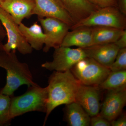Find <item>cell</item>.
I'll return each instance as SVG.
<instances>
[{
    "label": "cell",
    "instance_id": "obj_1",
    "mask_svg": "<svg viewBox=\"0 0 126 126\" xmlns=\"http://www.w3.org/2000/svg\"><path fill=\"white\" fill-rule=\"evenodd\" d=\"M81 84L70 70L53 72L48 79L47 109L44 126L55 109L76 101V95Z\"/></svg>",
    "mask_w": 126,
    "mask_h": 126
},
{
    "label": "cell",
    "instance_id": "obj_2",
    "mask_svg": "<svg viewBox=\"0 0 126 126\" xmlns=\"http://www.w3.org/2000/svg\"><path fill=\"white\" fill-rule=\"evenodd\" d=\"M0 67L7 72L6 84L0 93L12 96L14 92L22 85L29 87L37 84L33 80L28 64L19 61L16 50L10 52L0 51Z\"/></svg>",
    "mask_w": 126,
    "mask_h": 126
},
{
    "label": "cell",
    "instance_id": "obj_3",
    "mask_svg": "<svg viewBox=\"0 0 126 126\" xmlns=\"http://www.w3.org/2000/svg\"><path fill=\"white\" fill-rule=\"evenodd\" d=\"M48 87L38 84L30 86L27 92L18 96L11 97L10 116L12 120L30 112H46Z\"/></svg>",
    "mask_w": 126,
    "mask_h": 126
},
{
    "label": "cell",
    "instance_id": "obj_4",
    "mask_svg": "<svg viewBox=\"0 0 126 126\" xmlns=\"http://www.w3.org/2000/svg\"><path fill=\"white\" fill-rule=\"evenodd\" d=\"M84 26H107L125 30L126 16L120 12L116 6L100 8L87 18L75 24L70 27V30Z\"/></svg>",
    "mask_w": 126,
    "mask_h": 126
},
{
    "label": "cell",
    "instance_id": "obj_5",
    "mask_svg": "<svg viewBox=\"0 0 126 126\" xmlns=\"http://www.w3.org/2000/svg\"><path fill=\"white\" fill-rule=\"evenodd\" d=\"M81 84L98 86L111 71L93 59L87 57L79 61L70 70Z\"/></svg>",
    "mask_w": 126,
    "mask_h": 126
},
{
    "label": "cell",
    "instance_id": "obj_6",
    "mask_svg": "<svg viewBox=\"0 0 126 126\" xmlns=\"http://www.w3.org/2000/svg\"><path fill=\"white\" fill-rule=\"evenodd\" d=\"M0 20L6 31L8 40L0 44V51L10 52L16 50L23 55L30 54L33 49L20 30L19 25L7 12L0 7Z\"/></svg>",
    "mask_w": 126,
    "mask_h": 126
},
{
    "label": "cell",
    "instance_id": "obj_7",
    "mask_svg": "<svg viewBox=\"0 0 126 126\" xmlns=\"http://www.w3.org/2000/svg\"><path fill=\"white\" fill-rule=\"evenodd\" d=\"M53 60L42 64L41 67L49 71L64 72L72 69L79 61L87 58L82 48L72 49L61 46L55 48Z\"/></svg>",
    "mask_w": 126,
    "mask_h": 126
},
{
    "label": "cell",
    "instance_id": "obj_8",
    "mask_svg": "<svg viewBox=\"0 0 126 126\" xmlns=\"http://www.w3.org/2000/svg\"><path fill=\"white\" fill-rule=\"evenodd\" d=\"M46 39L43 52L47 53L51 48H56L61 46L63 39L70 27L63 21L54 18L47 17L38 18Z\"/></svg>",
    "mask_w": 126,
    "mask_h": 126
},
{
    "label": "cell",
    "instance_id": "obj_9",
    "mask_svg": "<svg viewBox=\"0 0 126 126\" xmlns=\"http://www.w3.org/2000/svg\"><path fill=\"white\" fill-rule=\"evenodd\" d=\"M34 0L33 15H36L39 18H57L68 25L70 28L76 23L59 0Z\"/></svg>",
    "mask_w": 126,
    "mask_h": 126
},
{
    "label": "cell",
    "instance_id": "obj_10",
    "mask_svg": "<svg viewBox=\"0 0 126 126\" xmlns=\"http://www.w3.org/2000/svg\"><path fill=\"white\" fill-rule=\"evenodd\" d=\"M126 103V89L108 90L99 115L110 122L121 114Z\"/></svg>",
    "mask_w": 126,
    "mask_h": 126
},
{
    "label": "cell",
    "instance_id": "obj_11",
    "mask_svg": "<svg viewBox=\"0 0 126 126\" xmlns=\"http://www.w3.org/2000/svg\"><path fill=\"white\" fill-rule=\"evenodd\" d=\"M75 101L91 117L99 115L101 105L98 86L81 84L77 92Z\"/></svg>",
    "mask_w": 126,
    "mask_h": 126
},
{
    "label": "cell",
    "instance_id": "obj_12",
    "mask_svg": "<svg viewBox=\"0 0 126 126\" xmlns=\"http://www.w3.org/2000/svg\"><path fill=\"white\" fill-rule=\"evenodd\" d=\"M82 48L87 57L108 68L115 61L120 49L114 43L92 45Z\"/></svg>",
    "mask_w": 126,
    "mask_h": 126
},
{
    "label": "cell",
    "instance_id": "obj_13",
    "mask_svg": "<svg viewBox=\"0 0 126 126\" xmlns=\"http://www.w3.org/2000/svg\"><path fill=\"white\" fill-rule=\"evenodd\" d=\"M35 6L34 0H5L0 4L18 25L33 15Z\"/></svg>",
    "mask_w": 126,
    "mask_h": 126
},
{
    "label": "cell",
    "instance_id": "obj_14",
    "mask_svg": "<svg viewBox=\"0 0 126 126\" xmlns=\"http://www.w3.org/2000/svg\"><path fill=\"white\" fill-rule=\"evenodd\" d=\"M93 45L92 27H78L68 31L61 44V46L70 47L75 46L84 48Z\"/></svg>",
    "mask_w": 126,
    "mask_h": 126
},
{
    "label": "cell",
    "instance_id": "obj_15",
    "mask_svg": "<svg viewBox=\"0 0 126 126\" xmlns=\"http://www.w3.org/2000/svg\"><path fill=\"white\" fill-rule=\"evenodd\" d=\"M59 0L76 23L87 18L99 8L88 0Z\"/></svg>",
    "mask_w": 126,
    "mask_h": 126
},
{
    "label": "cell",
    "instance_id": "obj_16",
    "mask_svg": "<svg viewBox=\"0 0 126 126\" xmlns=\"http://www.w3.org/2000/svg\"><path fill=\"white\" fill-rule=\"evenodd\" d=\"M19 26L21 33L33 49L39 50L43 48L46 35L37 22H35L29 27L22 23Z\"/></svg>",
    "mask_w": 126,
    "mask_h": 126
},
{
    "label": "cell",
    "instance_id": "obj_17",
    "mask_svg": "<svg viewBox=\"0 0 126 126\" xmlns=\"http://www.w3.org/2000/svg\"><path fill=\"white\" fill-rule=\"evenodd\" d=\"M65 120L70 126H90L91 117L77 102L66 104Z\"/></svg>",
    "mask_w": 126,
    "mask_h": 126
},
{
    "label": "cell",
    "instance_id": "obj_18",
    "mask_svg": "<svg viewBox=\"0 0 126 126\" xmlns=\"http://www.w3.org/2000/svg\"><path fill=\"white\" fill-rule=\"evenodd\" d=\"M92 27L93 45L115 43L126 30L107 26Z\"/></svg>",
    "mask_w": 126,
    "mask_h": 126
},
{
    "label": "cell",
    "instance_id": "obj_19",
    "mask_svg": "<svg viewBox=\"0 0 126 126\" xmlns=\"http://www.w3.org/2000/svg\"><path fill=\"white\" fill-rule=\"evenodd\" d=\"M98 87L108 90L126 89V70L111 71Z\"/></svg>",
    "mask_w": 126,
    "mask_h": 126
},
{
    "label": "cell",
    "instance_id": "obj_20",
    "mask_svg": "<svg viewBox=\"0 0 126 126\" xmlns=\"http://www.w3.org/2000/svg\"><path fill=\"white\" fill-rule=\"evenodd\" d=\"M11 97L0 93V126H10L12 119L10 116Z\"/></svg>",
    "mask_w": 126,
    "mask_h": 126
},
{
    "label": "cell",
    "instance_id": "obj_21",
    "mask_svg": "<svg viewBox=\"0 0 126 126\" xmlns=\"http://www.w3.org/2000/svg\"><path fill=\"white\" fill-rule=\"evenodd\" d=\"M109 68L112 72L126 70V48L119 49L115 61Z\"/></svg>",
    "mask_w": 126,
    "mask_h": 126
},
{
    "label": "cell",
    "instance_id": "obj_22",
    "mask_svg": "<svg viewBox=\"0 0 126 126\" xmlns=\"http://www.w3.org/2000/svg\"><path fill=\"white\" fill-rule=\"evenodd\" d=\"M90 3L98 8L116 6L118 7L117 2L116 0H88Z\"/></svg>",
    "mask_w": 126,
    "mask_h": 126
},
{
    "label": "cell",
    "instance_id": "obj_23",
    "mask_svg": "<svg viewBox=\"0 0 126 126\" xmlns=\"http://www.w3.org/2000/svg\"><path fill=\"white\" fill-rule=\"evenodd\" d=\"M90 126H110V122L100 115L92 117L90 119Z\"/></svg>",
    "mask_w": 126,
    "mask_h": 126
},
{
    "label": "cell",
    "instance_id": "obj_24",
    "mask_svg": "<svg viewBox=\"0 0 126 126\" xmlns=\"http://www.w3.org/2000/svg\"><path fill=\"white\" fill-rule=\"evenodd\" d=\"M111 126H126V114H120L117 118L110 122Z\"/></svg>",
    "mask_w": 126,
    "mask_h": 126
},
{
    "label": "cell",
    "instance_id": "obj_25",
    "mask_svg": "<svg viewBox=\"0 0 126 126\" xmlns=\"http://www.w3.org/2000/svg\"><path fill=\"white\" fill-rule=\"evenodd\" d=\"M120 49L126 48V30L115 43Z\"/></svg>",
    "mask_w": 126,
    "mask_h": 126
},
{
    "label": "cell",
    "instance_id": "obj_26",
    "mask_svg": "<svg viewBox=\"0 0 126 126\" xmlns=\"http://www.w3.org/2000/svg\"><path fill=\"white\" fill-rule=\"evenodd\" d=\"M118 7L119 11L124 15L126 16V0H118Z\"/></svg>",
    "mask_w": 126,
    "mask_h": 126
},
{
    "label": "cell",
    "instance_id": "obj_27",
    "mask_svg": "<svg viewBox=\"0 0 126 126\" xmlns=\"http://www.w3.org/2000/svg\"><path fill=\"white\" fill-rule=\"evenodd\" d=\"M6 36L7 34L6 31L0 20V44L2 43V41Z\"/></svg>",
    "mask_w": 126,
    "mask_h": 126
},
{
    "label": "cell",
    "instance_id": "obj_28",
    "mask_svg": "<svg viewBox=\"0 0 126 126\" xmlns=\"http://www.w3.org/2000/svg\"><path fill=\"white\" fill-rule=\"evenodd\" d=\"M5 0H0V4L1 2H3V1H4Z\"/></svg>",
    "mask_w": 126,
    "mask_h": 126
},
{
    "label": "cell",
    "instance_id": "obj_29",
    "mask_svg": "<svg viewBox=\"0 0 126 126\" xmlns=\"http://www.w3.org/2000/svg\"><path fill=\"white\" fill-rule=\"evenodd\" d=\"M116 0V1H117L118 0Z\"/></svg>",
    "mask_w": 126,
    "mask_h": 126
}]
</instances>
